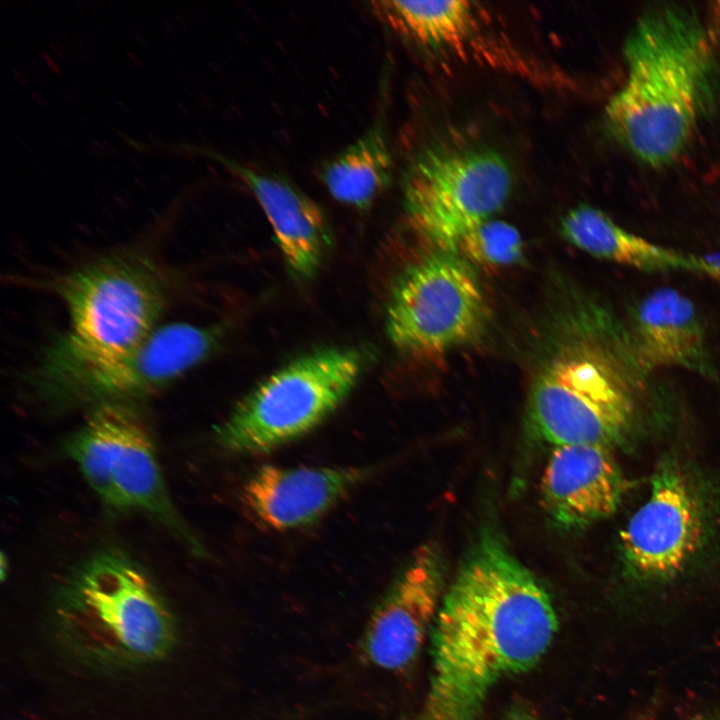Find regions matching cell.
<instances>
[{"label": "cell", "mask_w": 720, "mask_h": 720, "mask_svg": "<svg viewBox=\"0 0 720 720\" xmlns=\"http://www.w3.org/2000/svg\"><path fill=\"white\" fill-rule=\"evenodd\" d=\"M65 304L79 345L120 354L145 342L159 327L166 302L155 267L135 255L101 258L59 277L53 285Z\"/></svg>", "instance_id": "obj_9"}, {"label": "cell", "mask_w": 720, "mask_h": 720, "mask_svg": "<svg viewBox=\"0 0 720 720\" xmlns=\"http://www.w3.org/2000/svg\"><path fill=\"white\" fill-rule=\"evenodd\" d=\"M457 252L468 262L484 267H503L521 260L523 241L519 231L511 224L489 219L461 240Z\"/></svg>", "instance_id": "obj_20"}, {"label": "cell", "mask_w": 720, "mask_h": 720, "mask_svg": "<svg viewBox=\"0 0 720 720\" xmlns=\"http://www.w3.org/2000/svg\"><path fill=\"white\" fill-rule=\"evenodd\" d=\"M392 157L384 129L374 123L354 142L325 161L319 178L338 202L367 209L388 186Z\"/></svg>", "instance_id": "obj_18"}, {"label": "cell", "mask_w": 720, "mask_h": 720, "mask_svg": "<svg viewBox=\"0 0 720 720\" xmlns=\"http://www.w3.org/2000/svg\"><path fill=\"white\" fill-rule=\"evenodd\" d=\"M373 10L397 32L432 47L463 42L474 26L471 3L445 1H374Z\"/></svg>", "instance_id": "obj_19"}, {"label": "cell", "mask_w": 720, "mask_h": 720, "mask_svg": "<svg viewBox=\"0 0 720 720\" xmlns=\"http://www.w3.org/2000/svg\"><path fill=\"white\" fill-rule=\"evenodd\" d=\"M487 312L470 263L457 251L436 250L409 265L396 280L387 333L400 351L431 359L479 336Z\"/></svg>", "instance_id": "obj_10"}, {"label": "cell", "mask_w": 720, "mask_h": 720, "mask_svg": "<svg viewBox=\"0 0 720 720\" xmlns=\"http://www.w3.org/2000/svg\"><path fill=\"white\" fill-rule=\"evenodd\" d=\"M626 480L609 447L555 446L540 482L541 503L553 521L578 528L614 513Z\"/></svg>", "instance_id": "obj_14"}, {"label": "cell", "mask_w": 720, "mask_h": 720, "mask_svg": "<svg viewBox=\"0 0 720 720\" xmlns=\"http://www.w3.org/2000/svg\"><path fill=\"white\" fill-rule=\"evenodd\" d=\"M626 339L633 362L643 373L678 367L701 376L715 375L699 314L676 289L662 287L643 298L632 313Z\"/></svg>", "instance_id": "obj_15"}, {"label": "cell", "mask_w": 720, "mask_h": 720, "mask_svg": "<svg viewBox=\"0 0 720 720\" xmlns=\"http://www.w3.org/2000/svg\"><path fill=\"white\" fill-rule=\"evenodd\" d=\"M513 186L509 164L489 149L429 148L403 182L410 226L437 250L456 251L474 228L505 204Z\"/></svg>", "instance_id": "obj_8"}, {"label": "cell", "mask_w": 720, "mask_h": 720, "mask_svg": "<svg viewBox=\"0 0 720 720\" xmlns=\"http://www.w3.org/2000/svg\"><path fill=\"white\" fill-rule=\"evenodd\" d=\"M65 450L107 508L141 512L202 554L170 497L150 434L128 404L90 409Z\"/></svg>", "instance_id": "obj_7"}, {"label": "cell", "mask_w": 720, "mask_h": 720, "mask_svg": "<svg viewBox=\"0 0 720 720\" xmlns=\"http://www.w3.org/2000/svg\"><path fill=\"white\" fill-rule=\"evenodd\" d=\"M600 312L573 310L556 326L536 369L528 401L531 423L555 446L611 448L632 422L633 362Z\"/></svg>", "instance_id": "obj_3"}, {"label": "cell", "mask_w": 720, "mask_h": 720, "mask_svg": "<svg viewBox=\"0 0 720 720\" xmlns=\"http://www.w3.org/2000/svg\"><path fill=\"white\" fill-rule=\"evenodd\" d=\"M444 593L439 554L423 545L370 614L360 640L365 661L386 671L412 665L431 635Z\"/></svg>", "instance_id": "obj_12"}, {"label": "cell", "mask_w": 720, "mask_h": 720, "mask_svg": "<svg viewBox=\"0 0 720 720\" xmlns=\"http://www.w3.org/2000/svg\"><path fill=\"white\" fill-rule=\"evenodd\" d=\"M557 630L543 585L498 537L484 534L444 593L417 720H478L492 690L532 669Z\"/></svg>", "instance_id": "obj_1"}, {"label": "cell", "mask_w": 720, "mask_h": 720, "mask_svg": "<svg viewBox=\"0 0 720 720\" xmlns=\"http://www.w3.org/2000/svg\"><path fill=\"white\" fill-rule=\"evenodd\" d=\"M695 720H720V711L700 715Z\"/></svg>", "instance_id": "obj_23"}, {"label": "cell", "mask_w": 720, "mask_h": 720, "mask_svg": "<svg viewBox=\"0 0 720 720\" xmlns=\"http://www.w3.org/2000/svg\"><path fill=\"white\" fill-rule=\"evenodd\" d=\"M703 536L700 502L680 467L659 463L648 499L620 535L627 573L640 582L677 576L697 552Z\"/></svg>", "instance_id": "obj_11"}, {"label": "cell", "mask_w": 720, "mask_h": 720, "mask_svg": "<svg viewBox=\"0 0 720 720\" xmlns=\"http://www.w3.org/2000/svg\"><path fill=\"white\" fill-rule=\"evenodd\" d=\"M563 237L584 252L642 271H693L692 255L654 244L616 224L601 210L580 205L561 220Z\"/></svg>", "instance_id": "obj_17"}, {"label": "cell", "mask_w": 720, "mask_h": 720, "mask_svg": "<svg viewBox=\"0 0 720 720\" xmlns=\"http://www.w3.org/2000/svg\"><path fill=\"white\" fill-rule=\"evenodd\" d=\"M357 348L319 349L291 361L247 394L216 428L232 454L272 451L312 431L350 394L365 368Z\"/></svg>", "instance_id": "obj_6"}, {"label": "cell", "mask_w": 720, "mask_h": 720, "mask_svg": "<svg viewBox=\"0 0 720 720\" xmlns=\"http://www.w3.org/2000/svg\"><path fill=\"white\" fill-rule=\"evenodd\" d=\"M229 167L255 196L290 272L301 280L314 276L331 243L320 207L283 177L234 162Z\"/></svg>", "instance_id": "obj_16"}, {"label": "cell", "mask_w": 720, "mask_h": 720, "mask_svg": "<svg viewBox=\"0 0 720 720\" xmlns=\"http://www.w3.org/2000/svg\"><path fill=\"white\" fill-rule=\"evenodd\" d=\"M625 58V81L606 108L609 124L643 162H670L687 144L708 94L704 28L680 8L653 10L633 28Z\"/></svg>", "instance_id": "obj_2"}, {"label": "cell", "mask_w": 720, "mask_h": 720, "mask_svg": "<svg viewBox=\"0 0 720 720\" xmlns=\"http://www.w3.org/2000/svg\"><path fill=\"white\" fill-rule=\"evenodd\" d=\"M505 720H539L535 715L525 708H513L505 717Z\"/></svg>", "instance_id": "obj_22"}, {"label": "cell", "mask_w": 720, "mask_h": 720, "mask_svg": "<svg viewBox=\"0 0 720 720\" xmlns=\"http://www.w3.org/2000/svg\"><path fill=\"white\" fill-rule=\"evenodd\" d=\"M56 627L66 648L100 667L159 661L176 643L174 617L146 572L127 555L89 557L60 591Z\"/></svg>", "instance_id": "obj_4"}, {"label": "cell", "mask_w": 720, "mask_h": 720, "mask_svg": "<svg viewBox=\"0 0 720 720\" xmlns=\"http://www.w3.org/2000/svg\"><path fill=\"white\" fill-rule=\"evenodd\" d=\"M694 272L720 280V256L693 255Z\"/></svg>", "instance_id": "obj_21"}, {"label": "cell", "mask_w": 720, "mask_h": 720, "mask_svg": "<svg viewBox=\"0 0 720 720\" xmlns=\"http://www.w3.org/2000/svg\"><path fill=\"white\" fill-rule=\"evenodd\" d=\"M218 329L187 323L158 327L125 353L89 350L67 334L45 350L30 374L36 395L56 408L128 404L160 390L203 361L214 349Z\"/></svg>", "instance_id": "obj_5"}, {"label": "cell", "mask_w": 720, "mask_h": 720, "mask_svg": "<svg viewBox=\"0 0 720 720\" xmlns=\"http://www.w3.org/2000/svg\"><path fill=\"white\" fill-rule=\"evenodd\" d=\"M367 471L359 467L265 465L242 486L241 498L264 526L287 531L310 525L355 488Z\"/></svg>", "instance_id": "obj_13"}]
</instances>
